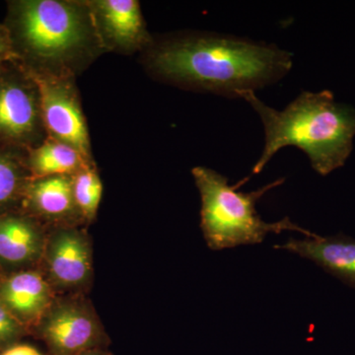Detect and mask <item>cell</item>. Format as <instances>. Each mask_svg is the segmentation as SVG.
<instances>
[{"label":"cell","instance_id":"4","mask_svg":"<svg viewBox=\"0 0 355 355\" xmlns=\"http://www.w3.org/2000/svg\"><path fill=\"white\" fill-rule=\"evenodd\" d=\"M191 174L202 200L200 228L207 246L214 251L260 244L268 233L279 234L284 231H295L306 237L314 234L293 223L288 217L268 223L257 212L259 200L284 183V178L259 190L242 193L237 191L238 188L246 183L248 178L231 186L227 178L203 166L193 168Z\"/></svg>","mask_w":355,"mask_h":355},{"label":"cell","instance_id":"1","mask_svg":"<svg viewBox=\"0 0 355 355\" xmlns=\"http://www.w3.org/2000/svg\"><path fill=\"white\" fill-rule=\"evenodd\" d=\"M140 60L160 83L231 99L279 83L293 65L275 44L200 31L153 37Z\"/></svg>","mask_w":355,"mask_h":355},{"label":"cell","instance_id":"16","mask_svg":"<svg viewBox=\"0 0 355 355\" xmlns=\"http://www.w3.org/2000/svg\"><path fill=\"white\" fill-rule=\"evenodd\" d=\"M73 195L81 218L93 221L103 196V184L95 162L86 165L72 176Z\"/></svg>","mask_w":355,"mask_h":355},{"label":"cell","instance_id":"8","mask_svg":"<svg viewBox=\"0 0 355 355\" xmlns=\"http://www.w3.org/2000/svg\"><path fill=\"white\" fill-rule=\"evenodd\" d=\"M51 355H79L102 349L103 331L94 314L78 303L53 308L42 328Z\"/></svg>","mask_w":355,"mask_h":355},{"label":"cell","instance_id":"11","mask_svg":"<svg viewBox=\"0 0 355 355\" xmlns=\"http://www.w3.org/2000/svg\"><path fill=\"white\" fill-rule=\"evenodd\" d=\"M23 207L28 216L44 220L69 221L81 218L73 195L72 176H51L31 179L23 196Z\"/></svg>","mask_w":355,"mask_h":355},{"label":"cell","instance_id":"17","mask_svg":"<svg viewBox=\"0 0 355 355\" xmlns=\"http://www.w3.org/2000/svg\"><path fill=\"white\" fill-rule=\"evenodd\" d=\"M21 323L0 302V345L13 342L21 333Z\"/></svg>","mask_w":355,"mask_h":355},{"label":"cell","instance_id":"7","mask_svg":"<svg viewBox=\"0 0 355 355\" xmlns=\"http://www.w3.org/2000/svg\"><path fill=\"white\" fill-rule=\"evenodd\" d=\"M105 53L132 55L153 41L137 0H87Z\"/></svg>","mask_w":355,"mask_h":355},{"label":"cell","instance_id":"3","mask_svg":"<svg viewBox=\"0 0 355 355\" xmlns=\"http://www.w3.org/2000/svg\"><path fill=\"white\" fill-rule=\"evenodd\" d=\"M240 99L251 105L265 130V147L253 175L263 171L284 147L302 150L321 176L343 167L352 153L355 108L336 102L330 90L304 91L282 111L266 105L253 91L243 93Z\"/></svg>","mask_w":355,"mask_h":355},{"label":"cell","instance_id":"21","mask_svg":"<svg viewBox=\"0 0 355 355\" xmlns=\"http://www.w3.org/2000/svg\"><path fill=\"white\" fill-rule=\"evenodd\" d=\"M0 65H1V64H0Z\"/></svg>","mask_w":355,"mask_h":355},{"label":"cell","instance_id":"12","mask_svg":"<svg viewBox=\"0 0 355 355\" xmlns=\"http://www.w3.org/2000/svg\"><path fill=\"white\" fill-rule=\"evenodd\" d=\"M0 302L18 321L42 319L51 304V291L40 273L22 272L14 275L0 287Z\"/></svg>","mask_w":355,"mask_h":355},{"label":"cell","instance_id":"14","mask_svg":"<svg viewBox=\"0 0 355 355\" xmlns=\"http://www.w3.org/2000/svg\"><path fill=\"white\" fill-rule=\"evenodd\" d=\"M25 159L32 179L73 176L86 165L95 162L69 144L50 137L40 146L28 149Z\"/></svg>","mask_w":355,"mask_h":355},{"label":"cell","instance_id":"19","mask_svg":"<svg viewBox=\"0 0 355 355\" xmlns=\"http://www.w3.org/2000/svg\"><path fill=\"white\" fill-rule=\"evenodd\" d=\"M0 355H43L39 350L30 345H14V347L7 349L3 354Z\"/></svg>","mask_w":355,"mask_h":355},{"label":"cell","instance_id":"2","mask_svg":"<svg viewBox=\"0 0 355 355\" xmlns=\"http://www.w3.org/2000/svg\"><path fill=\"white\" fill-rule=\"evenodd\" d=\"M3 24L31 73L76 78L105 53L87 0H10Z\"/></svg>","mask_w":355,"mask_h":355},{"label":"cell","instance_id":"20","mask_svg":"<svg viewBox=\"0 0 355 355\" xmlns=\"http://www.w3.org/2000/svg\"><path fill=\"white\" fill-rule=\"evenodd\" d=\"M79 355H112L109 352L103 349H96L92 350H88V352H83V354Z\"/></svg>","mask_w":355,"mask_h":355},{"label":"cell","instance_id":"5","mask_svg":"<svg viewBox=\"0 0 355 355\" xmlns=\"http://www.w3.org/2000/svg\"><path fill=\"white\" fill-rule=\"evenodd\" d=\"M48 139L34 77L16 62L0 65V146L27 151Z\"/></svg>","mask_w":355,"mask_h":355},{"label":"cell","instance_id":"18","mask_svg":"<svg viewBox=\"0 0 355 355\" xmlns=\"http://www.w3.org/2000/svg\"><path fill=\"white\" fill-rule=\"evenodd\" d=\"M10 62H15L10 36L6 26L0 23V64Z\"/></svg>","mask_w":355,"mask_h":355},{"label":"cell","instance_id":"10","mask_svg":"<svg viewBox=\"0 0 355 355\" xmlns=\"http://www.w3.org/2000/svg\"><path fill=\"white\" fill-rule=\"evenodd\" d=\"M48 265L51 277L58 286L77 287L85 284L92 268L85 236L72 228L53 233L49 245Z\"/></svg>","mask_w":355,"mask_h":355},{"label":"cell","instance_id":"13","mask_svg":"<svg viewBox=\"0 0 355 355\" xmlns=\"http://www.w3.org/2000/svg\"><path fill=\"white\" fill-rule=\"evenodd\" d=\"M43 250V236L31 216L10 211L0 214V260L11 265L30 263Z\"/></svg>","mask_w":355,"mask_h":355},{"label":"cell","instance_id":"15","mask_svg":"<svg viewBox=\"0 0 355 355\" xmlns=\"http://www.w3.org/2000/svg\"><path fill=\"white\" fill-rule=\"evenodd\" d=\"M26 151L0 146V214L22 203L32 177L26 164Z\"/></svg>","mask_w":355,"mask_h":355},{"label":"cell","instance_id":"6","mask_svg":"<svg viewBox=\"0 0 355 355\" xmlns=\"http://www.w3.org/2000/svg\"><path fill=\"white\" fill-rule=\"evenodd\" d=\"M29 73L39 87L48 137L69 144L89 160H94L76 77Z\"/></svg>","mask_w":355,"mask_h":355},{"label":"cell","instance_id":"9","mask_svg":"<svg viewBox=\"0 0 355 355\" xmlns=\"http://www.w3.org/2000/svg\"><path fill=\"white\" fill-rule=\"evenodd\" d=\"M275 249L286 250L307 259L324 272L330 273L347 286L355 289V240L349 236L338 234L323 237L313 234L304 239L291 238Z\"/></svg>","mask_w":355,"mask_h":355}]
</instances>
